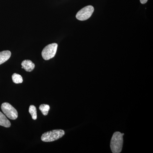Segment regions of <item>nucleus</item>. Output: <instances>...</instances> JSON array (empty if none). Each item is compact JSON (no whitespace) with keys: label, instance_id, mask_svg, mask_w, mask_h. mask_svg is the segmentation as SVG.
I'll list each match as a JSON object with an SVG mask.
<instances>
[{"label":"nucleus","instance_id":"obj_3","mask_svg":"<svg viewBox=\"0 0 153 153\" xmlns=\"http://www.w3.org/2000/svg\"><path fill=\"white\" fill-rule=\"evenodd\" d=\"M58 47L56 43H52L49 44L43 49L41 55L45 60H49L53 58L56 55Z\"/></svg>","mask_w":153,"mask_h":153},{"label":"nucleus","instance_id":"obj_10","mask_svg":"<svg viewBox=\"0 0 153 153\" xmlns=\"http://www.w3.org/2000/svg\"><path fill=\"white\" fill-rule=\"evenodd\" d=\"M29 113L32 116V118L34 120H36L37 118V109L36 107L34 105H30L29 108Z\"/></svg>","mask_w":153,"mask_h":153},{"label":"nucleus","instance_id":"obj_2","mask_svg":"<svg viewBox=\"0 0 153 153\" xmlns=\"http://www.w3.org/2000/svg\"><path fill=\"white\" fill-rule=\"evenodd\" d=\"M64 134L65 131L63 130H54L43 134L41 137V140L44 142H51L59 139Z\"/></svg>","mask_w":153,"mask_h":153},{"label":"nucleus","instance_id":"obj_11","mask_svg":"<svg viewBox=\"0 0 153 153\" xmlns=\"http://www.w3.org/2000/svg\"><path fill=\"white\" fill-rule=\"evenodd\" d=\"M39 109L43 115L46 116L48 114V112H49V109H50V106L49 105L47 104L41 105L39 106Z\"/></svg>","mask_w":153,"mask_h":153},{"label":"nucleus","instance_id":"obj_5","mask_svg":"<svg viewBox=\"0 0 153 153\" xmlns=\"http://www.w3.org/2000/svg\"><path fill=\"white\" fill-rule=\"evenodd\" d=\"M94 11V8L93 6H86L78 11V13L76 14V18L79 21H85L91 17Z\"/></svg>","mask_w":153,"mask_h":153},{"label":"nucleus","instance_id":"obj_12","mask_svg":"<svg viewBox=\"0 0 153 153\" xmlns=\"http://www.w3.org/2000/svg\"><path fill=\"white\" fill-rule=\"evenodd\" d=\"M148 0H140V2L142 4H145L147 3Z\"/></svg>","mask_w":153,"mask_h":153},{"label":"nucleus","instance_id":"obj_9","mask_svg":"<svg viewBox=\"0 0 153 153\" xmlns=\"http://www.w3.org/2000/svg\"><path fill=\"white\" fill-rule=\"evenodd\" d=\"M12 79L13 82L16 84H19V83H22L23 82V78L22 76L20 74H17V73H14L12 75Z\"/></svg>","mask_w":153,"mask_h":153},{"label":"nucleus","instance_id":"obj_1","mask_svg":"<svg viewBox=\"0 0 153 153\" xmlns=\"http://www.w3.org/2000/svg\"><path fill=\"white\" fill-rule=\"evenodd\" d=\"M124 134L117 131L114 133L110 143V148L113 153H120L122 150Z\"/></svg>","mask_w":153,"mask_h":153},{"label":"nucleus","instance_id":"obj_8","mask_svg":"<svg viewBox=\"0 0 153 153\" xmlns=\"http://www.w3.org/2000/svg\"><path fill=\"white\" fill-rule=\"evenodd\" d=\"M0 126L6 128L10 127L11 123L6 117L5 115L0 111Z\"/></svg>","mask_w":153,"mask_h":153},{"label":"nucleus","instance_id":"obj_6","mask_svg":"<svg viewBox=\"0 0 153 153\" xmlns=\"http://www.w3.org/2000/svg\"><path fill=\"white\" fill-rule=\"evenodd\" d=\"M22 68L28 72L33 71L35 67V64L31 60H25L22 61Z\"/></svg>","mask_w":153,"mask_h":153},{"label":"nucleus","instance_id":"obj_4","mask_svg":"<svg viewBox=\"0 0 153 153\" xmlns=\"http://www.w3.org/2000/svg\"><path fill=\"white\" fill-rule=\"evenodd\" d=\"M1 108L6 116L10 119L15 120L18 118L17 111L10 103L4 102L1 105Z\"/></svg>","mask_w":153,"mask_h":153},{"label":"nucleus","instance_id":"obj_7","mask_svg":"<svg viewBox=\"0 0 153 153\" xmlns=\"http://www.w3.org/2000/svg\"><path fill=\"white\" fill-rule=\"evenodd\" d=\"M11 55V52L8 50L0 52V65L8 60Z\"/></svg>","mask_w":153,"mask_h":153}]
</instances>
